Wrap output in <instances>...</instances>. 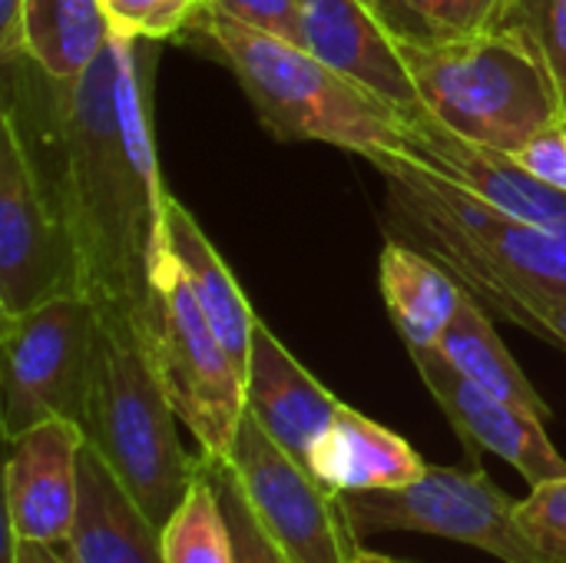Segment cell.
Returning a JSON list of instances; mask_svg holds the SVG:
<instances>
[{
	"label": "cell",
	"mask_w": 566,
	"mask_h": 563,
	"mask_svg": "<svg viewBox=\"0 0 566 563\" xmlns=\"http://www.w3.org/2000/svg\"><path fill=\"white\" fill-rule=\"evenodd\" d=\"M143 40L116 37L80 80L3 60V113L80 256L99 315L139 325L169 192L149 123Z\"/></svg>",
	"instance_id": "1"
},
{
	"label": "cell",
	"mask_w": 566,
	"mask_h": 563,
	"mask_svg": "<svg viewBox=\"0 0 566 563\" xmlns=\"http://www.w3.org/2000/svg\"><path fill=\"white\" fill-rule=\"evenodd\" d=\"M371 166L385 176L388 209L405 236L481 305L551 338V322L566 305V222L507 216L401 156H378Z\"/></svg>",
	"instance_id": "2"
},
{
	"label": "cell",
	"mask_w": 566,
	"mask_h": 563,
	"mask_svg": "<svg viewBox=\"0 0 566 563\" xmlns=\"http://www.w3.org/2000/svg\"><path fill=\"white\" fill-rule=\"evenodd\" d=\"M202 40L235 73L262 126L282 143H328L365 156H405L398 110L308 46L206 10Z\"/></svg>",
	"instance_id": "3"
},
{
	"label": "cell",
	"mask_w": 566,
	"mask_h": 563,
	"mask_svg": "<svg viewBox=\"0 0 566 563\" xmlns=\"http://www.w3.org/2000/svg\"><path fill=\"white\" fill-rule=\"evenodd\" d=\"M176 421L136 322L99 315L80 428L159 531L186 501L196 475V458L186 455Z\"/></svg>",
	"instance_id": "4"
},
{
	"label": "cell",
	"mask_w": 566,
	"mask_h": 563,
	"mask_svg": "<svg viewBox=\"0 0 566 563\" xmlns=\"http://www.w3.org/2000/svg\"><path fill=\"white\" fill-rule=\"evenodd\" d=\"M421 103L451 129L517 153L564 106L537 50L501 27L438 43H395Z\"/></svg>",
	"instance_id": "5"
},
{
	"label": "cell",
	"mask_w": 566,
	"mask_h": 563,
	"mask_svg": "<svg viewBox=\"0 0 566 563\" xmlns=\"http://www.w3.org/2000/svg\"><path fill=\"white\" fill-rule=\"evenodd\" d=\"M149 362L176 418L206 458H229L245 415V375L199 309L179 262L159 239L149 272V302L139 319Z\"/></svg>",
	"instance_id": "6"
},
{
	"label": "cell",
	"mask_w": 566,
	"mask_h": 563,
	"mask_svg": "<svg viewBox=\"0 0 566 563\" xmlns=\"http://www.w3.org/2000/svg\"><path fill=\"white\" fill-rule=\"evenodd\" d=\"M99 315L86 295H63L20 315H0L3 441L50 418L80 425L93 375Z\"/></svg>",
	"instance_id": "7"
},
{
	"label": "cell",
	"mask_w": 566,
	"mask_h": 563,
	"mask_svg": "<svg viewBox=\"0 0 566 563\" xmlns=\"http://www.w3.org/2000/svg\"><path fill=\"white\" fill-rule=\"evenodd\" d=\"M226 465L255 521L292 563H355L358 531L342 494L322 484L305 461L289 455L249 411L239 421Z\"/></svg>",
	"instance_id": "8"
},
{
	"label": "cell",
	"mask_w": 566,
	"mask_h": 563,
	"mask_svg": "<svg viewBox=\"0 0 566 563\" xmlns=\"http://www.w3.org/2000/svg\"><path fill=\"white\" fill-rule=\"evenodd\" d=\"M342 501L358 538L415 531L478 548L501 563H554L524 534L517 501H511L481 468L458 471L428 465L424 478L401 491L342 494Z\"/></svg>",
	"instance_id": "9"
},
{
	"label": "cell",
	"mask_w": 566,
	"mask_h": 563,
	"mask_svg": "<svg viewBox=\"0 0 566 563\" xmlns=\"http://www.w3.org/2000/svg\"><path fill=\"white\" fill-rule=\"evenodd\" d=\"M83 295L73 239L46 199L17 123L0 110V315Z\"/></svg>",
	"instance_id": "10"
},
{
	"label": "cell",
	"mask_w": 566,
	"mask_h": 563,
	"mask_svg": "<svg viewBox=\"0 0 566 563\" xmlns=\"http://www.w3.org/2000/svg\"><path fill=\"white\" fill-rule=\"evenodd\" d=\"M398 116L405 129L401 159L434 173L438 179L484 199L507 216H521L541 226L566 222V192L541 183L517 163L514 153L451 129L424 103L401 106Z\"/></svg>",
	"instance_id": "11"
},
{
	"label": "cell",
	"mask_w": 566,
	"mask_h": 563,
	"mask_svg": "<svg viewBox=\"0 0 566 563\" xmlns=\"http://www.w3.org/2000/svg\"><path fill=\"white\" fill-rule=\"evenodd\" d=\"M408 352L424 388L431 392V398L438 402V408L444 411V418L451 421V428L458 431V438L474 458L497 455L531 488L554 478H566V458L547 438L544 428L547 421L484 392L481 385L464 378L438 348H408Z\"/></svg>",
	"instance_id": "12"
},
{
	"label": "cell",
	"mask_w": 566,
	"mask_h": 563,
	"mask_svg": "<svg viewBox=\"0 0 566 563\" xmlns=\"http://www.w3.org/2000/svg\"><path fill=\"white\" fill-rule=\"evenodd\" d=\"M86 435L70 418H50L7 441V534L23 544L63 548L80 508V455Z\"/></svg>",
	"instance_id": "13"
},
{
	"label": "cell",
	"mask_w": 566,
	"mask_h": 563,
	"mask_svg": "<svg viewBox=\"0 0 566 563\" xmlns=\"http://www.w3.org/2000/svg\"><path fill=\"white\" fill-rule=\"evenodd\" d=\"M342 402L275 338L265 322L252 329L245 368V411L298 461L308 465L312 448L335 421Z\"/></svg>",
	"instance_id": "14"
},
{
	"label": "cell",
	"mask_w": 566,
	"mask_h": 563,
	"mask_svg": "<svg viewBox=\"0 0 566 563\" xmlns=\"http://www.w3.org/2000/svg\"><path fill=\"white\" fill-rule=\"evenodd\" d=\"M305 46L348 73L395 110L421 103L418 86L375 10L365 0H298Z\"/></svg>",
	"instance_id": "15"
},
{
	"label": "cell",
	"mask_w": 566,
	"mask_h": 563,
	"mask_svg": "<svg viewBox=\"0 0 566 563\" xmlns=\"http://www.w3.org/2000/svg\"><path fill=\"white\" fill-rule=\"evenodd\" d=\"M63 554L70 563H166L163 531L90 445L80 455V508Z\"/></svg>",
	"instance_id": "16"
},
{
	"label": "cell",
	"mask_w": 566,
	"mask_h": 563,
	"mask_svg": "<svg viewBox=\"0 0 566 563\" xmlns=\"http://www.w3.org/2000/svg\"><path fill=\"white\" fill-rule=\"evenodd\" d=\"M312 475L335 494L401 491L424 478L428 461L391 428L342 402L335 421L308 458Z\"/></svg>",
	"instance_id": "17"
},
{
	"label": "cell",
	"mask_w": 566,
	"mask_h": 563,
	"mask_svg": "<svg viewBox=\"0 0 566 563\" xmlns=\"http://www.w3.org/2000/svg\"><path fill=\"white\" fill-rule=\"evenodd\" d=\"M159 239L166 242V249L179 262V269H182V275H186L199 309L206 312V319L212 322L216 335L229 348L232 362L245 375L249 352H252V329H255L259 319H255L242 285L232 279L229 265L222 262V256L216 252L209 236L199 229L192 212L179 199H172V196L166 199Z\"/></svg>",
	"instance_id": "18"
},
{
	"label": "cell",
	"mask_w": 566,
	"mask_h": 563,
	"mask_svg": "<svg viewBox=\"0 0 566 563\" xmlns=\"http://www.w3.org/2000/svg\"><path fill=\"white\" fill-rule=\"evenodd\" d=\"M378 282L385 309L408 348H438L468 292L438 259L398 239L381 249Z\"/></svg>",
	"instance_id": "19"
},
{
	"label": "cell",
	"mask_w": 566,
	"mask_h": 563,
	"mask_svg": "<svg viewBox=\"0 0 566 563\" xmlns=\"http://www.w3.org/2000/svg\"><path fill=\"white\" fill-rule=\"evenodd\" d=\"M20 53L53 80H80L113 40L99 0H20Z\"/></svg>",
	"instance_id": "20"
},
{
	"label": "cell",
	"mask_w": 566,
	"mask_h": 563,
	"mask_svg": "<svg viewBox=\"0 0 566 563\" xmlns=\"http://www.w3.org/2000/svg\"><path fill=\"white\" fill-rule=\"evenodd\" d=\"M438 352L474 385H481L484 392L537 415L541 421H551L554 411L551 405L541 398V392L531 385V378L521 372V365L514 362V355L507 352V345L501 342V335L494 332L491 319L484 315L481 302L464 292L461 309L451 322V329L444 332Z\"/></svg>",
	"instance_id": "21"
},
{
	"label": "cell",
	"mask_w": 566,
	"mask_h": 563,
	"mask_svg": "<svg viewBox=\"0 0 566 563\" xmlns=\"http://www.w3.org/2000/svg\"><path fill=\"white\" fill-rule=\"evenodd\" d=\"M163 557L166 563H235L219 488L202 455L196 458L186 501L163 528Z\"/></svg>",
	"instance_id": "22"
},
{
	"label": "cell",
	"mask_w": 566,
	"mask_h": 563,
	"mask_svg": "<svg viewBox=\"0 0 566 563\" xmlns=\"http://www.w3.org/2000/svg\"><path fill=\"white\" fill-rule=\"evenodd\" d=\"M497 0H375L371 10L391 40L438 43L478 33L491 23Z\"/></svg>",
	"instance_id": "23"
},
{
	"label": "cell",
	"mask_w": 566,
	"mask_h": 563,
	"mask_svg": "<svg viewBox=\"0 0 566 563\" xmlns=\"http://www.w3.org/2000/svg\"><path fill=\"white\" fill-rule=\"evenodd\" d=\"M488 27L511 30L537 50L566 106V0H497Z\"/></svg>",
	"instance_id": "24"
},
{
	"label": "cell",
	"mask_w": 566,
	"mask_h": 563,
	"mask_svg": "<svg viewBox=\"0 0 566 563\" xmlns=\"http://www.w3.org/2000/svg\"><path fill=\"white\" fill-rule=\"evenodd\" d=\"M116 37L159 43L196 27L209 0H99Z\"/></svg>",
	"instance_id": "25"
},
{
	"label": "cell",
	"mask_w": 566,
	"mask_h": 563,
	"mask_svg": "<svg viewBox=\"0 0 566 563\" xmlns=\"http://www.w3.org/2000/svg\"><path fill=\"white\" fill-rule=\"evenodd\" d=\"M206 461H209L212 481L219 488V501H222V511H226V524H229L235 563H292L289 554L269 538V531L255 521V514L245 504V498H242V491L235 484V475L226 465V458H206Z\"/></svg>",
	"instance_id": "26"
},
{
	"label": "cell",
	"mask_w": 566,
	"mask_h": 563,
	"mask_svg": "<svg viewBox=\"0 0 566 563\" xmlns=\"http://www.w3.org/2000/svg\"><path fill=\"white\" fill-rule=\"evenodd\" d=\"M517 521L547 561L566 563V478L534 484L517 501Z\"/></svg>",
	"instance_id": "27"
},
{
	"label": "cell",
	"mask_w": 566,
	"mask_h": 563,
	"mask_svg": "<svg viewBox=\"0 0 566 563\" xmlns=\"http://www.w3.org/2000/svg\"><path fill=\"white\" fill-rule=\"evenodd\" d=\"M209 10L232 17L245 27H255L262 33H272V37H282V40L305 46L298 0H209Z\"/></svg>",
	"instance_id": "28"
},
{
	"label": "cell",
	"mask_w": 566,
	"mask_h": 563,
	"mask_svg": "<svg viewBox=\"0 0 566 563\" xmlns=\"http://www.w3.org/2000/svg\"><path fill=\"white\" fill-rule=\"evenodd\" d=\"M514 156L541 183L566 192V110L551 116Z\"/></svg>",
	"instance_id": "29"
},
{
	"label": "cell",
	"mask_w": 566,
	"mask_h": 563,
	"mask_svg": "<svg viewBox=\"0 0 566 563\" xmlns=\"http://www.w3.org/2000/svg\"><path fill=\"white\" fill-rule=\"evenodd\" d=\"M7 563H70L66 554H56V548L43 544H23L7 534Z\"/></svg>",
	"instance_id": "30"
},
{
	"label": "cell",
	"mask_w": 566,
	"mask_h": 563,
	"mask_svg": "<svg viewBox=\"0 0 566 563\" xmlns=\"http://www.w3.org/2000/svg\"><path fill=\"white\" fill-rule=\"evenodd\" d=\"M355 563H415V561H401V557H385V554H371V551H365L361 548V554H358V561Z\"/></svg>",
	"instance_id": "31"
},
{
	"label": "cell",
	"mask_w": 566,
	"mask_h": 563,
	"mask_svg": "<svg viewBox=\"0 0 566 563\" xmlns=\"http://www.w3.org/2000/svg\"><path fill=\"white\" fill-rule=\"evenodd\" d=\"M365 3H368V7H371V3H375V0H365Z\"/></svg>",
	"instance_id": "32"
}]
</instances>
